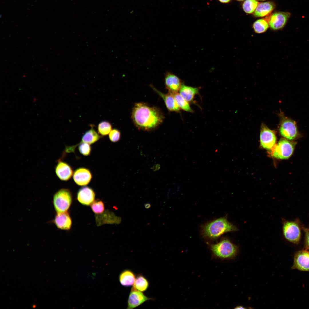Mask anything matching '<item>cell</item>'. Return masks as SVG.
I'll use <instances>...</instances> for the list:
<instances>
[{
	"mask_svg": "<svg viewBox=\"0 0 309 309\" xmlns=\"http://www.w3.org/2000/svg\"><path fill=\"white\" fill-rule=\"evenodd\" d=\"M131 118L138 129L150 131L162 123L164 116L158 108L140 102L135 104L132 110Z\"/></svg>",
	"mask_w": 309,
	"mask_h": 309,
	"instance_id": "obj_1",
	"label": "cell"
},
{
	"mask_svg": "<svg viewBox=\"0 0 309 309\" xmlns=\"http://www.w3.org/2000/svg\"><path fill=\"white\" fill-rule=\"evenodd\" d=\"M237 230V227L229 222L226 217H224L205 225L202 227V233L205 238L215 240L224 233Z\"/></svg>",
	"mask_w": 309,
	"mask_h": 309,
	"instance_id": "obj_2",
	"label": "cell"
},
{
	"mask_svg": "<svg viewBox=\"0 0 309 309\" xmlns=\"http://www.w3.org/2000/svg\"><path fill=\"white\" fill-rule=\"evenodd\" d=\"M210 247L213 255L221 259L233 258L238 251V247L227 239H223L217 243L211 244Z\"/></svg>",
	"mask_w": 309,
	"mask_h": 309,
	"instance_id": "obj_3",
	"label": "cell"
},
{
	"mask_svg": "<svg viewBox=\"0 0 309 309\" xmlns=\"http://www.w3.org/2000/svg\"><path fill=\"white\" fill-rule=\"evenodd\" d=\"M72 200V196L70 191L68 189L62 188L54 195L53 203L54 209L57 213L67 211L70 208Z\"/></svg>",
	"mask_w": 309,
	"mask_h": 309,
	"instance_id": "obj_4",
	"label": "cell"
},
{
	"mask_svg": "<svg viewBox=\"0 0 309 309\" xmlns=\"http://www.w3.org/2000/svg\"><path fill=\"white\" fill-rule=\"evenodd\" d=\"M296 143L282 138L271 149V154L274 157L282 159L289 158L294 151Z\"/></svg>",
	"mask_w": 309,
	"mask_h": 309,
	"instance_id": "obj_5",
	"label": "cell"
},
{
	"mask_svg": "<svg viewBox=\"0 0 309 309\" xmlns=\"http://www.w3.org/2000/svg\"><path fill=\"white\" fill-rule=\"evenodd\" d=\"M279 131L281 135L288 140H293L297 138L299 132L296 122L284 115H281Z\"/></svg>",
	"mask_w": 309,
	"mask_h": 309,
	"instance_id": "obj_6",
	"label": "cell"
},
{
	"mask_svg": "<svg viewBox=\"0 0 309 309\" xmlns=\"http://www.w3.org/2000/svg\"><path fill=\"white\" fill-rule=\"evenodd\" d=\"M283 231L284 236L287 240L295 244L299 243L301 232L300 226L296 222L286 221L283 224Z\"/></svg>",
	"mask_w": 309,
	"mask_h": 309,
	"instance_id": "obj_7",
	"label": "cell"
},
{
	"mask_svg": "<svg viewBox=\"0 0 309 309\" xmlns=\"http://www.w3.org/2000/svg\"><path fill=\"white\" fill-rule=\"evenodd\" d=\"M260 137L261 145L265 149L271 150L276 144L275 133L264 124L261 126Z\"/></svg>",
	"mask_w": 309,
	"mask_h": 309,
	"instance_id": "obj_8",
	"label": "cell"
},
{
	"mask_svg": "<svg viewBox=\"0 0 309 309\" xmlns=\"http://www.w3.org/2000/svg\"><path fill=\"white\" fill-rule=\"evenodd\" d=\"M289 12H278L271 15L268 22L271 29L277 30L282 29L290 16Z\"/></svg>",
	"mask_w": 309,
	"mask_h": 309,
	"instance_id": "obj_9",
	"label": "cell"
},
{
	"mask_svg": "<svg viewBox=\"0 0 309 309\" xmlns=\"http://www.w3.org/2000/svg\"><path fill=\"white\" fill-rule=\"evenodd\" d=\"M292 269L309 271V251L306 250L297 251L295 254Z\"/></svg>",
	"mask_w": 309,
	"mask_h": 309,
	"instance_id": "obj_10",
	"label": "cell"
},
{
	"mask_svg": "<svg viewBox=\"0 0 309 309\" xmlns=\"http://www.w3.org/2000/svg\"><path fill=\"white\" fill-rule=\"evenodd\" d=\"M151 299V298L145 296L142 292L132 287L128 296L127 308H134L140 306L146 301Z\"/></svg>",
	"mask_w": 309,
	"mask_h": 309,
	"instance_id": "obj_11",
	"label": "cell"
},
{
	"mask_svg": "<svg viewBox=\"0 0 309 309\" xmlns=\"http://www.w3.org/2000/svg\"><path fill=\"white\" fill-rule=\"evenodd\" d=\"M164 81L166 88L172 94L177 92L182 84L180 79L170 72L165 73Z\"/></svg>",
	"mask_w": 309,
	"mask_h": 309,
	"instance_id": "obj_12",
	"label": "cell"
},
{
	"mask_svg": "<svg viewBox=\"0 0 309 309\" xmlns=\"http://www.w3.org/2000/svg\"><path fill=\"white\" fill-rule=\"evenodd\" d=\"M56 174L61 181H66L69 180L73 174L72 167L60 159L58 161L55 167Z\"/></svg>",
	"mask_w": 309,
	"mask_h": 309,
	"instance_id": "obj_13",
	"label": "cell"
},
{
	"mask_svg": "<svg viewBox=\"0 0 309 309\" xmlns=\"http://www.w3.org/2000/svg\"><path fill=\"white\" fill-rule=\"evenodd\" d=\"M95 194L91 188L85 186L81 188L77 194V199L82 204L87 206L90 205L95 201Z\"/></svg>",
	"mask_w": 309,
	"mask_h": 309,
	"instance_id": "obj_14",
	"label": "cell"
},
{
	"mask_svg": "<svg viewBox=\"0 0 309 309\" xmlns=\"http://www.w3.org/2000/svg\"><path fill=\"white\" fill-rule=\"evenodd\" d=\"M92 175L88 169L85 168H79L74 173L73 179L78 185L81 186L88 185L92 178Z\"/></svg>",
	"mask_w": 309,
	"mask_h": 309,
	"instance_id": "obj_15",
	"label": "cell"
},
{
	"mask_svg": "<svg viewBox=\"0 0 309 309\" xmlns=\"http://www.w3.org/2000/svg\"><path fill=\"white\" fill-rule=\"evenodd\" d=\"M53 222L58 228L66 230H70L72 224L71 218L67 211L56 213Z\"/></svg>",
	"mask_w": 309,
	"mask_h": 309,
	"instance_id": "obj_16",
	"label": "cell"
},
{
	"mask_svg": "<svg viewBox=\"0 0 309 309\" xmlns=\"http://www.w3.org/2000/svg\"><path fill=\"white\" fill-rule=\"evenodd\" d=\"M150 86L163 99L167 109L169 111L179 112L180 108L178 106L172 93L169 92L168 93L164 94L157 90L152 85H150Z\"/></svg>",
	"mask_w": 309,
	"mask_h": 309,
	"instance_id": "obj_17",
	"label": "cell"
},
{
	"mask_svg": "<svg viewBox=\"0 0 309 309\" xmlns=\"http://www.w3.org/2000/svg\"><path fill=\"white\" fill-rule=\"evenodd\" d=\"M275 7L274 3L266 2L259 3L253 13L257 17H263L270 14Z\"/></svg>",
	"mask_w": 309,
	"mask_h": 309,
	"instance_id": "obj_18",
	"label": "cell"
},
{
	"mask_svg": "<svg viewBox=\"0 0 309 309\" xmlns=\"http://www.w3.org/2000/svg\"><path fill=\"white\" fill-rule=\"evenodd\" d=\"M181 95L188 102H192L195 96L199 93V88L182 84L179 90Z\"/></svg>",
	"mask_w": 309,
	"mask_h": 309,
	"instance_id": "obj_19",
	"label": "cell"
},
{
	"mask_svg": "<svg viewBox=\"0 0 309 309\" xmlns=\"http://www.w3.org/2000/svg\"><path fill=\"white\" fill-rule=\"evenodd\" d=\"M135 279L134 273L129 270L122 271L119 276V280L120 284L125 286H130L133 285Z\"/></svg>",
	"mask_w": 309,
	"mask_h": 309,
	"instance_id": "obj_20",
	"label": "cell"
},
{
	"mask_svg": "<svg viewBox=\"0 0 309 309\" xmlns=\"http://www.w3.org/2000/svg\"><path fill=\"white\" fill-rule=\"evenodd\" d=\"M101 136L92 127L83 135L80 142H85L91 144L98 141Z\"/></svg>",
	"mask_w": 309,
	"mask_h": 309,
	"instance_id": "obj_21",
	"label": "cell"
},
{
	"mask_svg": "<svg viewBox=\"0 0 309 309\" xmlns=\"http://www.w3.org/2000/svg\"><path fill=\"white\" fill-rule=\"evenodd\" d=\"M149 286L147 279L142 275L139 274L135 279L133 287L136 289L144 292L146 291Z\"/></svg>",
	"mask_w": 309,
	"mask_h": 309,
	"instance_id": "obj_22",
	"label": "cell"
},
{
	"mask_svg": "<svg viewBox=\"0 0 309 309\" xmlns=\"http://www.w3.org/2000/svg\"><path fill=\"white\" fill-rule=\"evenodd\" d=\"M172 94L178 106L180 108L186 112H193L189 102L184 99L180 94L177 92Z\"/></svg>",
	"mask_w": 309,
	"mask_h": 309,
	"instance_id": "obj_23",
	"label": "cell"
},
{
	"mask_svg": "<svg viewBox=\"0 0 309 309\" xmlns=\"http://www.w3.org/2000/svg\"><path fill=\"white\" fill-rule=\"evenodd\" d=\"M269 26L268 22L265 18L256 20L253 25L254 31L257 33H261L266 32Z\"/></svg>",
	"mask_w": 309,
	"mask_h": 309,
	"instance_id": "obj_24",
	"label": "cell"
},
{
	"mask_svg": "<svg viewBox=\"0 0 309 309\" xmlns=\"http://www.w3.org/2000/svg\"><path fill=\"white\" fill-rule=\"evenodd\" d=\"M259 3L256 0H246L243 4V8L246 13H252L254 12Z\"/></svg>",
	"mask_w": 309,
	"mask_h": 309,
	"instance_id": "obj_25",
	"label": "cell"
},
{
	"mask_svg": "<svg viewBox=\"0 0 309 309\" xmlns=\"http://www.w3.org/2000/svg\"><path fill=\"white\" fill-rule=\"evenodd\" d=\"M90 206L92 211L96 215L102 214L105 211L103 202L99 199L94 201Z\"/></svg>",
	"mask_w": 309,
	"mask_h": 309,
	"instance_id": "obj_26",
	"label": "cell"
},
{
	"mask_svg": "<svg viewBox=\"0 0 309 309\" xmlns=\"http://www.w3.org/2000/svg\"><path fill=\"white\" fill-rule=\"evenodd\" d=\"M112 129V126L110 123L106 121L100 122L98 126V132L102 136H106L109 134Z\"/></svg>",
	"mask_w": 309,
	"mask_h": 309,
	"instance_id": "obj_27",
	"label": "cell"
},
{
	"mask_svg": "<svg viewBox=\"0 0 309 309\" xmlns=\"http://www.w3.org/2000/svg\"><path fill=\"white\" fill-rule=\"evenodd\" d=\"M78 145V150L81 154L84 156L90 155L91 150L90 144L86 143L80 142Z\"/></svg>",
	"mask_w": 309,
	"mask_h": 309,
	"instance_id": "obj_28",
	"label": "cell"
},
{
	"mask_svg": "<svg viewBox=\"0 0 309 309\" xmlns=\"http://www.w3.org/2000/svg\"><path fill=\"white\" fill-rule=\"evenodd\" d=\"M121 134L120 131L117 129H114L112 130L109 134V138L110 140L112 142L118 141L120 138Z\"/></svg>",
	"mask_w": 309,
	"mask_h": 309,
	"instance_id": "obj_29",
	"label": "cell"
},
{
	"mask_svg": "<svg viewBox=\"0 0 309 309\" xmlns=\"http://www.w3.org/2000/svg\"><path fill=\"white\" fill-rule=\"evenodd\" d=\"M305 250L309 251V229L305 230Z\"/></svg>",
	"mask_w": 309,
	"mask_h": 309,
	"instance_id": "obj_30",
	"label": "cell"
},
{
	"mask_svg": "<svg viewBox=\"0 0 309 309\" xmlns=\"http://www.w3.org/2000/svg\"><path fill=\"white\" fill-rule=\"evenodd\" d=\"M144 206L145 208L148 209L151 207V205L150 203H146L144 204Z\"/></svg>",
	"mask_w": 309,
	"mask_h": 309,
	"instance_id": "obj_31",
	"label": "cell"
},
{
	"mask_svg": "<svg viewBox=\"0 0 309 309\" xmlns=\"http://www.w3.org/2000/svg\"><path fill=\"white\" fill-rule=\"evenodd\" d=\"M220 2L222 3H227L229 2L231 0H218Z\"/></svg>",
	"mask_w": 309,
	"mask_h": 309,
	"instance_id": "obj_32",
	"label": "cell"
},
{
	"mask_svg": "<svg viewBox=\"0 0 309 309\" xmlns=\"http://www.w3.org/2000/svg\"><path fill=\"white\" fill-rule=\"evenodd\" d=\"M235 308H236V309H244V308H245L243 307L242 306H236V307Z\"/></svg>",
	"mask_w": 309,
	"mask_h": 309,
	"instance_id": "obj_33",
	"label": "cell"
},
{
	"mask_svg": "<svg viewBox=\"0 0 309 309\" xmlns=\"http://www.w3.org/2000/svg\"><path fill=\"white\" fill-rule=\"evenodd\" d=\"M35 307H36V306H35V305H33V308H35Z\"/></svg>",
	"mask_w": 309,
	"mask_h": 309,
	"instance_id": "obj_34",
	"label": "cell"
},
{
	"mask_svg": "<svg viewBox=\"0 0 309 309\" xmlns=\"http://www.w3.org/2000/svg\"><path fill=\"white\" fill-rule=\"evenodd\" d=\"M237 0L238 1H244V0Z\"/></svg>",
	"mask_w": 309,
	"mask_h": 309,
	"instance_id": "obj_35",
	"label": "cell"
},
{
	"mask_svg": "<svg viewBox=\"0 0 309 309\" xmlns=\"http://www.w3.org/2000/svg\"><path fill=\"white\" fill-rule=\"evenodd\" d=\"M260 0V1H265V0Z\"/></svg>",
	"mask_w": 309,
	"mask_h": 309,
	"instance_id": "obj_36",
	"label": "cell"
}]
</instances>
